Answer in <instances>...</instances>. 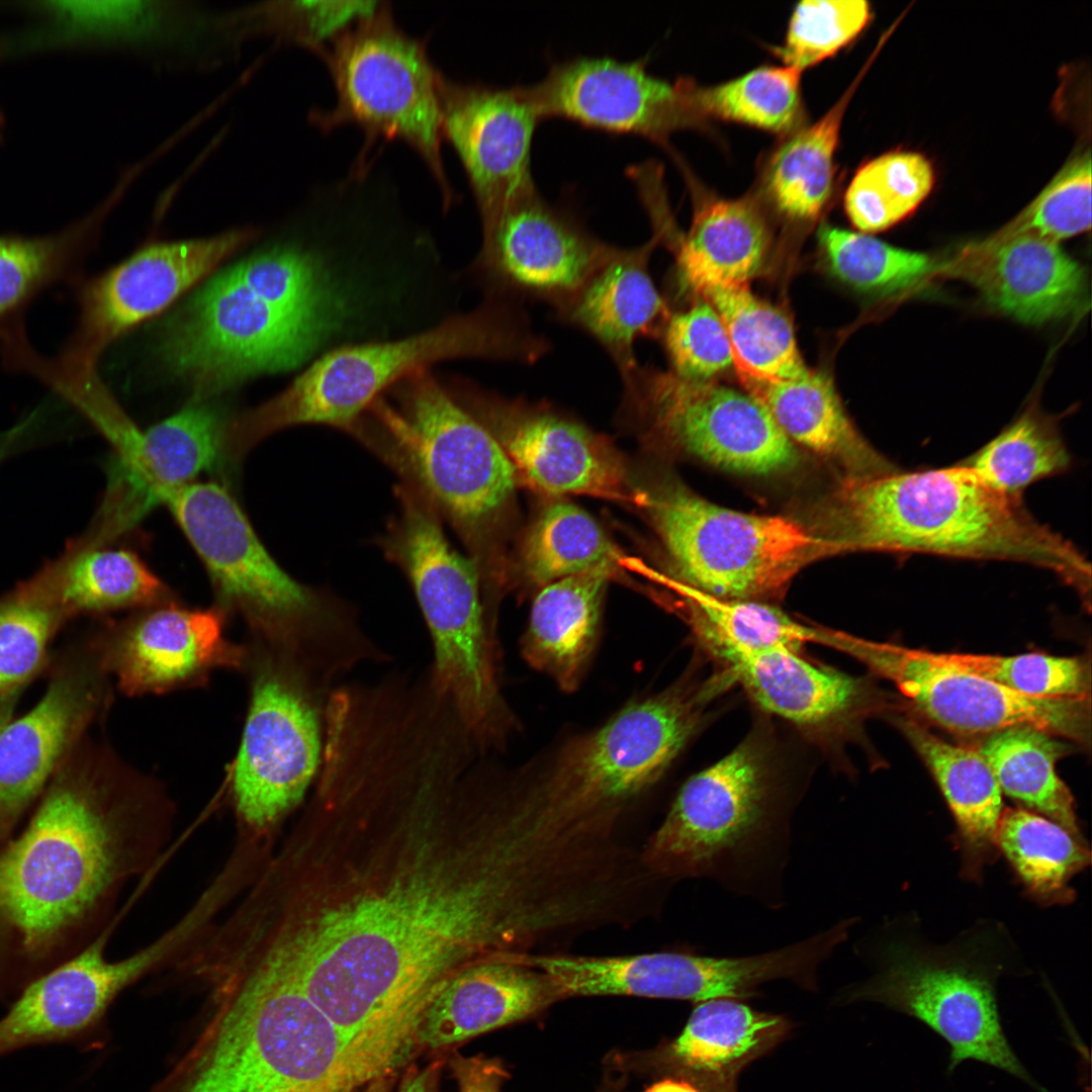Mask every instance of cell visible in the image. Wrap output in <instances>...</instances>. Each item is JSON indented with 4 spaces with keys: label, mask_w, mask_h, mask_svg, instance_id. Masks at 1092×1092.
<instances>
[{
    "label": "cell",
    "mask_w": 1092,
    "mask_h": 1092,
    "mask_svg": "<svg viewBox=\"0 0 1092 1092\" xmlns=\"http://www.w3.org/2000/svg\"><path fill=\"white\" fill-rule=\"evenodd\" d=\"M325 916L295 907L279 933L283 965L366 1074L403 1064L429 1004L477 961L524 956L543 938L547 899L521 854L472 848L453 888L420 881Z\"/></svg>",
    "instance_id": "cell-1"
},
{
    "label": "cell",
    "mask_w": 1092,
    "mask_h": 1092,
    "mask_svg": "<svg viewBox=\"0 0 1092 1092\" xmlns=\"http://www.w3.org/2000/svg\"><path fill=\"white\" fill-rule=\"evenodd\" d=\"M173 807L139 783L59 779L0 847V1002L75 956L117 920L124 888L153 871Z\"/></svg>",
    "instance_id": "cell-2"
},
{
    "label": "cell",
    "mask_w": 1092,
    "mask_h": 1092,
    "mask_svg": "<svg viewBox=\"0 0 1092 1092\" xmlns=\"http://www.w3.org/2000/svg\"><path fill=\"white\" fill-rule=\"evenodd\" d=\"M840 502L845 549L1025 563L1056 574L1090 607L1091 567L1082 552L1021 497L960 464L852 477Z\"/></svg>",
    "instance_id": "cell-3"
},
{
    "label": "cell",
    "mask_w": 1092,
    "mask_h": 1092,
    "mask_svg": "<svg viewBox=\"0 0 1092 1092\" xmlns=\"http://www.w3.org/2000/svg\"><path fill=\"white\" fill-rule=\"evenodd\" d=\"M342 298L316 258L292 247L213 277L171 324L162 352L198 395L293 368L317 346Z\"/></svg>",
    "instance_id": "cell-4"
},
{
    "label": "cell",
    "mask_w": 1092,
    "mask_h": 1092,
    "mask_svg": "<svg viewBox=\"0 0 1092 1092\" xmlns=\"http://www.w3.org/2000/svg\"><path fill=\"white\" fill-rule=\"evenodd\" d=\"M165 505L219 602L271 639L317 688L330 691L358 664L386 659L361 629L353 605L330 588L296 580L276 562L223 486L191 482Z\"/></svg>",
    "instance_id": "cell-5"
},
{
    "label": "cell",
    "mask_w": 1092,
    "mask_h": 1092,
    "mask_svg": "<svg viewBox=\"0 0 1092 1092\" xmlns=\"http://www.w3.org/2000/svg\"><path fill=\"white\" fill-rule=\"evenodd\" d=\"M209 1011L187 1051L148 1092H354L332 1022L291 980L262 974L207 987Z\"/></svg>",
    "instance_id": "cell-6"
},
{
    "label": "cell",
    "mask_w": 1092,
    "mask_h": 1092,
    "mask_svg": "<svg viewBox=\"0 0 1092 1092\" xmlns=\"http://www.w3.org/2000/svg\"><path fill=\"white\" fill-rule=\"evenodd\" d=\"M548 352V340L533 331L518 302L492 298L401 340L328 353L281 393L226 423L225 450L238 460L270 435L300 425L349 434L385 388L438 361L480 357L534 363Z\"/></svg>",
    "instance_id": "cell-7"
},
{
    "label": "cell",
    "mask_w": 1092,
    "mask_h": 1092,
    "mask_svg": "<svg viewBox=\"0 0 1092 1092\" xmlns=\"http://www.w3.org/2000/svg\"><path fill=\"white\" fill-rule=\"evenodd\" d=\"M396 512L372 541L407 579L433 645L432 684L457 711L479 752L513 727L500 692L496 647L474 562L454 548L421 487L398 480Z\"/></svg>",
    "instance_id": "cell-8"
},
{
    "label": "cell",
    "mask_w": 1092,
    "mask_h": 1092,
    "mask_svg": "<svg viewBox=\"0 0 1092 1092\" xmlns=\"http://www.w3.org/2000/svg\"><path fill=\"white\" fill-rule=\"evenodd\" d=\"M396 400V408L375 400L350 436L423 489L481 578L516 468L492 433L425 370L406 377Z\"/></svg>",
    "instance_id": "cell-9"
},
{
    "label": "cell",
    "mask_w": 1092,
    "mask_h": 1092,
    "mask_svg": "<svg viewBox=\"0 0 1092 1092\" xmlns=\"http://www.w3.org/2000/svg\"><path fill=\"white\" fill-rule=\"evenodd\" d=\"M790 834L766 754L746 740L682 785L640 854L670 884L708 878L778 906Z\"/></svg>",
    "instance_id": "cell-10"
},
{
    "label": "cell",
    "mask_w": 1092,
    "mask_h": 1092,
    "mask_svg": "<svg viewBox=\"0 0 1092 1092\" xmlns=\"http://www.w3.org/2000/svg\"><path fill=\"white\" fill-rule=\"evenodd\" d=\"M872 951L875 974L851 1001L881 1003L923 1022L949 1044V1073L967 1060L1007 1072L1048 1092L1012 1050L999 1015L996 983L1006 971L1002 929L979 928L933 944L892 923Z\"/></svg>",
    "instance_id": "cell-11"
},
{
    "label": "cell",
    "mask_w": 1092,
    "mask_h": 1092,
    "mask_svg": "<svg viewBox=\"0 0 1092 1092\" xmlns=\"http://www.w3.org/2000/svg\"><path fill=\"white\" fill-rule=\"evenodd\" d=\"M322 59L336 103L330 110L311 111L309 121L323 131L358 126L365 138L362 158L377 139L401 141L426 165L445 206L453 202L456 194L441 151L444 76L431 62L427 41L395 24L385 2L333 41Z\"/></svg>",
    "instance_id": "cell-12"
},
{
    "label": "cell",
    "mask_w": 1092,
    "mask_h": 1092,
    "mask_svg": "<svg viewBox=\"0 0 1092 1092\" xmlns=\"http://www.w3.org/2000/svg\"><path fill=\"white\" fill-rule=\"evenodd\" d=\"M648 509L688 586L720 599L775 594L813 559L844 549L792 519L723 508L679 485L656 491Z\"/></svg>",
    "instance_id": "cell-13"
},
{
    "label": "cell",
    "mask_w": 1092,
    "mask_h": 1092,
    "mask_svg": "<svg viewBox=\"0 0 1092 1092\" xmlns=\"http://www.w3.org/2000/svg\"><path fill=\"white\" fill-rule=\"evenodd\" d=\"M324 704L277 654L257 672L233 774L240 833L269 839L302 800L321 764Z\"/></svg>",
    "instance_id": "cell-14"
},
{
    "label": "cell",
    "mask_w": 1092,
    "mask_h": 1092,
    "mask_svg": "<svg viewBox=\"0 0 1092 1092\" xmlns=\"http://www.w3.org/2000/svg\"><path fill=\"white\" fill-rule=\"evenodd\" d=\"M816 642L854 657L894 684L921 715L962 735L1033 726L1089 746L1090 697L1034 698L939 660L933 651L818 629Z\"/></svg>",
    "instance_id": "cell-15"
},
{
    "label": "cell",
    "mask_w": 1092,
    "mask_h": 1092,
    "mask_svg": "<svg viewBox=\"0 0 1092 1092\" xmlns=\"http://www.w3.org/2000/svg\"><path fill=\"white\" fill-rule=\"evenodd\" d=\"M829 957L826 941L814 934L790 945L747 957H709L675 951L629 956L537 957L535 965L570 996H637L689 1000H744L770 981L816 986L817 972Z\"/></svg>",
    "instance_id": "cell-16"
},
{
    "label": "cell",
    "mask_w": 1092,
    "mask_h": 1092,
    "mask_svg": "<svg viewBox=\"0 0 1092 1092\" xmlns=\"http://www.w3.org/2000/svg\"><path fill=\"white\" fill-rule=\"evenodd\" d=\"M621 380L640 415L705 461L750 474L777 472L796 461L793 442L747 392L640 364Z\"/></svg>",
    "instance_id": "cell-17"
},
{
    "label": "cell",
    "mask_w": 1092,
    "mask_h": 1092,
    "mask_svg": "<svg viewBox=\"0 0 1092 1092\" xmlns=\"http://www.w3.org/2000/svg\"><path fill=\"white\" fill-rule=\"evenodd\" d=\"M257 235L251 228L195 240L148 245L80 284L79 320L55 363L96 369L102 352L133 326L160 312Z\"/></svg>",
    "instance_id": "cell-18"
},
{
    "label": "cell",
    "mask_w": 1092,
    "mask_h": 1092,
    "mask_svg": "<svg viewBox=\"0 0 1092 1092\" xmlns=\"http://www.w3.org/2000/svg\"><path fill=\"white\" fill-rule=\"evenodd\" d=\"M478 264L499 292L520 301L538 299L556 309L573 296L618 247L590 234L537 189L482 222Z\"/></svg>",
    "instance_id": "cell-19"
},
{
    "label": "cell",
    "mask_w": 1092,
    "mask_h": 1092,
    "mask_svg": "<svg viewBox=\"0 0 1092 1092\" xmlns=\"http://www.w3.org/2000/svg\"><path fill=\"white\" fill-rule=\"evenodd\" d=\"M691 82H669L645 59L575 57L552 64L528 85L542 118L559 116L595 128L631 132L663 143L672 131L697 124Z\"/></svg>",
    "instance_id": "cell-20"
},
{
    "label": "cell",
    "mask_w": 1092,
    "mask_h": 1092,
    "mask_svg": "<svg viewBox=\"0 0 1092 1092\" xmlns=\"http://www.w3.org/2000/svg\"><path fill=\"white\" fill-rule=\"evenodd\" d=\"M442 129L466 173L481 221L536 188L531 146L542 118L528 85L493 87L443 78Z\"/></svg>",
    "instance_id": "cell-21"
},
{
    "label": "cell",
    "mask_w": 1092,
    "mask_h": 1092,
    "mask_svg": "<svg viewBox=\"0 0 1092 1092\" xmlns=\"http://www.w3.org/2000/svg\"><path fill=\"white\" fill-rule=\"evenodd\" d=\"M457 399L492 433L516 471L536 488L550 494L625 496L619 462L579 423L476 390Z\"/></svg>",
    "instance_id": "cell-22"
},
{
    "label": "cell",
    "mask_w": 1092,
    "mask_h": 1092,
    "mask_svg": "<svg viewBox=\"0 0 1092 1092\" xmlns=\"http://www.w3.org/2000/svg\"><path fill=\"white\" fill-rule=\"evenodd\" d=\"M115 923L85 948L26 985L0 1018V1058L31 1046L86 1044L114 999L140 977L136 963L110 961Z\"/></svg>",
    "instance_id": "cell-23"
},
{
    "label": "cell",
    "mask_w": 1092,
    "mask_h": 1092,
    "mask_svg": "<svg viewBox=\"0 0 1092 1092\" xmlns=\"http://www.w3.org/2000/svg\"><path fill=\"white\" fill-rule=\"evenodd\" d=\"M938 275L975 287L996 309L1025 324H1044L1083 307L1086 275L1058 242L996 232L938 263Z\"/></svg>",
    "instance_id": "cell-24"
},
{
    "label": "cell",
    "mask_w": 1092,
    "mask_h": 1092,
    "mask_svg": "<svg viewBox=\"0 0 1092 1092\" xmlns=\"http://www.w3.org/2000/svg\"><path fill=\"white\" fill-rule=\"evenodd\" d=\"M72 33L163 67L211 69L223 63L218 11L189 1H57Z\"/></svg>",
    "instance_id": "cell-25"
},
{
    "label": "cell",
    "mask_w": 1092,
    "mask_h": 1092,
    "mask_svg": "<svg viewBox=\"0 0 1092 1092\" xmlns=\"http://www.w3.org/2000/svg\"><path fill=\"white\" fill-rule=\"evenodd\" d=\"M238 648L223 637L218 609L172 604L147 611L117 636L111 664L128 693L162 692L200 679L221 665H236Z\"/></svg>",
    "instance_id": "cell-26"
},
{
    "label": "cell",
    "mask_w": 1092,
    "mask_h": 1092,
    "mask_svg": "<svg viewBox=\"0 0 1092 1092\" xmlns=\"http://www.w3.org/2000/svg\"><path fill=\"white\" fill-rule=\"evenodd\" d=\"M566 998L548 973L518 958L471 963L453 974L425 1011L418 1043L439 1049L512 1024Z\"/></svg>",
    "instance_id": "cell-27"
},
{
    "label": "cell",
    "mask_w": 1092,
    "mask_h": 1092,
    "mask_svg": "<svg viewBox=\"0 0 1092 1092\" xmlns=\"http://www.w3.org/2000/svg\"><path fill=\"white\" fill-rule=\"evenodd\" d=\"M223 429L217 414L192 405L141 430L134 453L111 463L105 497L113 512L134 526L158 505H165L175 491L218 463Z\"/></svg>",
    "instance_id": "cell-28"
},
{
    "label": "cell",
    "mask_w": 1092,
    "mask_h": 1092,
    "mask_svg": "<svg viewBox=\"0 0 1092 1092\" xmlns=\"http://www.w3.org/2000/svg\"><path fill=\"white\" fill-rule=\"evenodd\" d=\"M659 240L618 248L555 313L596 340L625 375L639 363L634 345L660 337L671 312L652 279L649 262Z\"/></svg>",
    "instance_id": "cell-29"
},
{
    "label": "cell",
    "mask_w": 1092,
    "mask_h": 1092,
    "mask_svg": "<svg viewBox=\"0 0 1092 1092\" xmlns=\"http://www.w3.org/2000/svg\"><path fill=\"white\" fill-rule=\"evenodd\" d=\"M92 705L90 686L63 676L29 713L0 731V847L14 835Z\"/></svg>",
    "instance_id": "cell-30"
},
{
    "label": "cell",
    "mask_w": 1092,
    "mask_h": 1092,
    "mask_svg": "<svg viewBox=\"0 0 1092 1092\" xmlns=\"http://www.w3.org/2000/svg\"><path fill=\"white\" fill-rule=\"evenodd\" d=\"M765 711L810 731L849 726L876 704L864 680L812 664L788 649H772L729 667Z\"/></svg>",
    "instance_id": "cell-31"
},
{
    "label": "cell",
    "mask_w": 1092,
    "mask_h": 1092,
    "mask_svg": "<svg viewBox=\"0 0 1092 1092\" xmlns=\"http://www.w3.org/2000/svg\"><path fill=\"white\" fill-rule=\"evenodd\" d=\"M895 721L929 768L952 814L963 878L980 882L996 855L995 833L1004 809L991 767L977 748L951 744L911 716Z\"/></svg>",
    "instance_id": "cell-32"
},
{
    "label": "cell",
    "mask_w": 1092,
    "mask_h": 1092,
    "mask_svg": "<svg viewBox=\"0 0 1092 1092\" xmlns=\"http://www.w3.org/2000/svg\"><path fill=\"white\" fill-rule=\"evenodd\" d=\"M611 568H598L542 586L521 639L524 659L567 693L574 692L598 644Z\"/></svg>",
    "instance_id": "cell-33"
},
{
    "label": "cell",
    "mask_w": 1092,
    "mask_h": 1092,
    "mask_svg": "<svg viewBox=\"0 0 1092 1092\" xmlns=\"http://www.w3.org/2000/svg\"><path fill=\"white\" fill-rule=\"evenodd\" d=\"M788 1027L784 1017L741 1000L711 999L697 1004L665 1054L702 1092L732 1087L739 1072L774 1048Z\"/></svg>",
    "instance_id": "cell-34"
},
{
    "label": "cell",
    "mask_w": 1092,
    "mask_h": 1092,
    "mask_svg": "<svg viewBox=\"0 0 1092 1092\" xmlns=\"http://www.w3.org/2000/svg\"><path fill=\"white\" fill-rule=\"evenodd\" d=\"M768 244V229L755 202L706 199L675 245L678 275L700 296L716 288L747 285L760 270Z\"/></svg>",
    "instance_id": "cell-35"
},
{
    "label": "cell",
    "mask_w": 1092,
    "mask_h": 1092,
    "mask_svg": "<svg viewBox=\"0 0 1092 1092\" xmlns=\"http://www.w3.org/2000/svg\"><path fill=\"white\" fill-rule=\"evenodd\" d=\"M748 394L772 417L781 430L800 444L840 458L855 472L872 477L898 471L876 452L849 422L831 380L809 370L797 379L741 381Z\"/></svg>",
    "instance_id": "cell-36"
},
{
    "label": "cell",
    "mask_w": 1092,
    "mask_h": 1092,
    "mask_svg": "<svg viewBox=\"0 0 1092 1092\" xmlns=\"http://www.w3.org/2000/svg\"><path fill=\"white\" fill-rule=\"evenodd\" d=\"M127 188L119 181L98 210L59 233L0 235V343L24 330V309L36 295L54 284L75 280L101 221Z\"/></svg>",
    "instance_id": "cell-37"
},
{
    "label": "cell",
    "mask_w": 1092,
    "mask_h": 1092,
    "mask_svg": "<svg viewBox=\"0 0 1092 1092\" xmlns=\"http://www.w3.org/2000/svg\"><path fill=\"white\" fill-rule=\"evenodd\" d=\"M37 572L67 615L155 605L168 594L134 552L91 546L79 537Z\"/></svg>",
    "instance_id": "cell-38"
},
{
    "label": "cell",
    "mask_w": 1092,
    "mask_h": 1092,
    "mask_svg": "<svg viewBox=\"0 0 1092 1092\" xmlns=\"http://www.w3.org/2000/svg\"><path fill=\"white\" fill-rule=\"evenodd\" d=\"M977 749L1002 794L1084 838L1073 795L1056 771L1057 761L1069 750L1058 736L1033 726H1013L987 735Z\"/></svg>",
    "instance_id": "cell-39"
},
{
    "label": "cell",
    "mask_w": 1092,
    "mask_h": 1092,
    "mask_svg": "<svg viewBox=\"0 0 1092 1092\" xmlns=\"http://www.w3.org/2000/svg\"><path fill=\"white\" fill-rule=\"evenodd\" d=\"M995 847L1005 856L1027 895L1043 906L1073 902L1075 891L1070 882L1091 862L1084 838L1021 807L1003 809Z\"/></svg>",
    "instance_id": "cell-40"
},
{
    "label": "cell",
    "mask_w": 1092,
    "mask_h": 1092,
    "mask_svg": "<svg viewBox=\"0 0 1092 1092\" xmlns=\"http://www.w3.org/2000/svg\"><path fill=\"white\" fill-rule=\"evenodd\" d=\"M702 297L725 326L740 381L792 380L809 372L788 316L747 285L712 289Z\"/></svg>",
    "instance_id": "cell-41"
},
{
    "label": "cell",
    "mask_w": 1092,
    "mask_h": 1092,
    "mask_svg": "<svg viewBox=\"0 0 1092 1092\" xmlns=\"http://www.w3.org/2000/svg\"><path fill=\"white\" fill-rule=\"evenodd\" d=\"M686 590L685 614L693 633L728 667L772 649L798 652L804 643L815 639L816 628L800 624L768 605L720 599L689 586Z\"/></svg>",
    "instance_id": "cell-42"
},
{
    "label": "cell",
    "mask_w": 1092,
    "mask_h": 1092,
    "mask_svg": "<svg viewBox=\"0 0 1092 1092\" xmlns=\"http://www.w3.org/2000/svg\"><path fill=\"white\" fill-rule=\"evenodd\" d=\"M849 88L817 121L801 129L772 156L765 179L769 197L790 218H815L827 203L834 182V156Z\"/></svg>",
    "instance_id": "cell-43"
},
{
    "label": "cell",
    "mask_w": 1092,
    "mask_h": 1092,
    "mask_svg": "<svg viewBox=\"0 0 1092 1092\" xmlns=\"http://www.w3.org/2000/svg\"><path fill=\"white\" fill-rule=\"evenodd\" d=\"M1071 455L1052 418L1034 404L996 437L958 464L1010 496L1043 478L1067 471Z\"/></svg>",
    "instance_id": "cell-44"
},
{
    "label": "cell",
    "mask_w": 1092,
    "mask_h": 1092,
    "mask_svg": "<svg viewBox=\"0 0 1092 1092\" xmlns=\"http://www.w3.org/2000/svg\"><path fill=\"white\" fill-rule=\"evenodd\" d=\"M384 4L382 1H263L225 10L224 21L240 48L256 38H272L302 47L323 58L333 41Z\"/></svg>",
    "instance_id": "cell-45"
},
{
    "label": "cell",
    "mask_w": 1092,
    "mask_h": 1092,
    "mask_svg": "<svg viewBox=\"0 0 1092 1092\" xmlns=\"http://www.w3.org/2000/svg\"><path fill=\"white\" fill-rule=\"evenodd\" d=\"M801 74L786 65L765 66L715 86L701 87L692 82L693 113L698 122L713 117L787 132L802 115Z\"/></svg>",
    "instance_id": "cell-46"
},
{
    "label": "cell",
    "mask_w": 1092,
    "mask_h": 1092,
    "mask_svg": "<svg viewBox=\"0 0 1092 1092\" xmlns=\"http://www.w3.org/2000/svg\"><path fill=\"white\" fill-rule=\"evenodd\" d=\"M614 546L597 521L569 503L546 507L529 531L523 548L527 577L545 585L598 568H611Z\"/></svg>",
    "instance_id": "cell-47"
},
{
    "label": "cell",
    "mask_w": 1092,
    "mask_h": 1092,
    "mask_svg": "<svg viewBox=\"0 0 1092 1092\" xmlns=\"http://www.w3.org/2000/svg\"><path fill=\"white\" fill-rule=\"evenodd\" d=\"M934 181L932 165L923 155L883 154L856 171L845 192V211L864 234L887 230L922 203Z\"/></svg>",
    "instance_id": "cell-48"
},
{
    "label": "cell",
    "mask_w": 1092,
    "mask_h": 1092,
    "mask_svg": "<svg viewBox=\"0 0 1092 1092\" xmlns=\"http://www.w3.org/2000/svg\"><path fill=\"white\" fill-rule=\"evenodd\" d=\"M818 238L832 273L859 291L892 294L937 272L938 263L928 255L897 248L868 234L823 224Z\"/></svg>",
    "instance_id": "cell-49"
},
{
    "label": "cell",
    "mask_w": 1092,
    "mask_h": 1092,
    "mask_svg": "<svg viewBox=\"0 0 1092 1092\" xmlns=\"http://www.w3.org/2000/svg\"><path fill=\"white\" fill-rule=\"evenodd\" d=\"M66 611L34 573L0 599V698L39 667Z\"/></svg>",
    "instance_id": "cell-50"
},
{
    "label": "cell",
    "mask_w": 1092,
    "mask_h": 1092,
    "mask_svg": "<svg viewBox=\"0 0 1092 1092\" xmlns=\"http://www.w3.org/2000/svg\"><path fill=\"white\" fill-rule=\"evenodd\" d=\"M946 664L1034 698L1090 697L1089 663L1082 657L934 652Z\"/></svg>",
    "instance_id": "cell-51"
},
{
    "label": "cell",
    "mask_w": 1092,
    "mask_h": 1092,
    "mask_svg": "<svg viewBox=\"0 0 1092 1092\" xmlns=\"http://www.w3.org/2000/svg\"><path fill=\"white\" fill-rule=\"evenodd\" d=\"M1091 154H1074L1037 196L999 230L1005 235L1032 234L1055 242L1091 228Z\"/></svg>",
    "instance_id": "cell-52"
},
{
    "label": "cell",
    "mask_w": 1092,
    "mask_h": 1092,
    "mask_svg": "<svg viewBox=\"0 0 1092 1092\" xmlns=\"http://www.w3.org/2000/svg\"><path fill=\"white\" fill-rule=\"evenodd\" d=\"M863 0H804L791 15L780 54L786 66L803 71L833 56L867 26Z\"/></svg>",
    "instance_id": "cell-53"
},
{
    "label": "cell",
    "mask_w": 1092,
    "mask_h": 1092,
    "mask_svg": "<svg viewBox=\"0 0 1092 1092\" xmlns=\"http://www.w3.org/2000/svg\"><path fill=\"white\" fill-rule=\"evenodd\" d=\"M672 372L694 381H710L733 364L725 326L705 299L671 313L660 335Z\"/></svg>",
    "instance_id": "cell-54"
},
{
    "label": "cell",
    "mask_w": 1092,
    "mask_h": 1092,
    "mask_svg": "<svg viewBox=\"0 0 1092 1092\" xmlns=\"http://www.w3.org/2000/svg\"><path fill=\"white\" fill-rule=\"evenodd\" d=\"M450 1065L459 1092H500L509 1076L499 1061L483 1056L456 1055Z\"/></svg>",
    "instance_id": "cell-55"
},
{
    "label": "cell",
    "mask_w": 1092,
    "mask_h": 1092,
    "mask_svg": "<svg viewBox=\"0 0 1092 1092\" xmlns=\"http://www.w3.org/2000/svg\"><path fill=\"white\" fill-rule=\"evenodd\" d=\"M435 1072L436 1067L411 1069L403 1078L399 1092H435Z\"/></svg>",
    "instance_id": "cell-56"
},
{
    "label": "cell",
    "mask_w": 1092,
    "mask_h": 1092,
    "mask_svg": "<svg viewBox=\"0 0 1092 1092\" xmlns=\"http://www.w3.org/2000/svg\"><path fill=\"white\" fill-rule=\"evenodd\" d=\"M645 1092H702L687 1080L665 1079L653 1084Z\"/></svg>",
    "instance_id": "cell-57"
},
{
    "label": "cell",
    "mask_w": 1092,
    "mask_h": 1092,
    "mask_svg": "<svg viewBox=\"0 0 1092 1092\" xmlns=\"http://www.w3.org/2000/svg\"><path fill=\"white\" fill-rule=\"evenodd\" d=\"M8 696L9 695H6L0 698V731L8 723V719L11 713V703L8 700Z\"/></svg>",
    "instance_id": "cell-58"
},
{
    "label": "cell",
    "mask_w": 1092,
    "mask_h": 1092,
    "mask_svg": "<svg viewBox=\"0 0 1092 1092\" xmlns=\"http://www.w3.org/2000/svg\"><path fill=\"white\" fill-rule=\"evenodd\" d=\"M369 1084V1087L363 1092H386V1087L383 1079L375 1080Z\"/></svg>",
    "instance_id": "cell-59"
},
{
    "label": "cell",
    "mask_w": 1092,
    "mask_h": 1092,
    "mask_svg": "<svg viewBox=\"0 0 1092 1092\" xmlns=\"http://www.w3.org/2000/svg\"><path fill=\"white\" fill-rule=\"evenodd\" d=\"M10 440L7 441L4 447L0 448V463L3 460L6 453L9 451Z\"/></svg>",
    "instance_id": "cell-60"
},
{
    "label": "cell",
    "mask_w": 1092,
    "mask_h": 1092,
    "mask_svg": "<svg viewBox=\"0 0 1092 1092\" xmlns=\"http://www.w3.org/2000/svg\"><path fill=\"white\" fill-rule=\"evenodd\" d=\"M708 1092H736V1090H735V1086H733V1087H727V1088L712 1090V1091H708Z\"/></svg>",
    "instance_id": "cell-61"
}]
</instances>
